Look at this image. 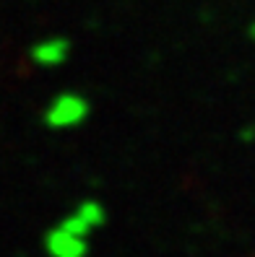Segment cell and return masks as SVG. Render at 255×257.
Instances as JSON below:
<instances>
[{
    "label": "cell",
    "mask_w": 255,
    "mask_h": 257,
    "mask_svg": "<svg viewBox=\"0 0 255 257\" xmlns=\"http://www.w3.org/2000/svg\"><path fill=\"white\" fill-rule=\"evenodd\" d=\"M44 247H47L50 257H86V234H78L68 229L65 223H60L47 234Z\"/></svg>",
    "instance_id": "obj_1"
}]
</instances>
